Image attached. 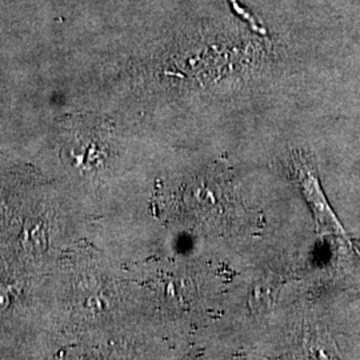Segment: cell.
Listing matches in <instances>:
<instances>
[{
	"label": "cell",
	"mask_w": 360,
	"mask_h": 360,
	"mask_svg": "<svg viewBox=\"0 0 360 360\" xmlns=\"http://www.w3.org/2000/svg\"><path fill=\"white\" fill-rule=\"evenodd\" d=\"M230 1H231L232 8L235 10V13H238L239 16H242L243 19H245V20L250 23V26H251V28H252L254 31H257V32H260V34H264V32H266V30L260 26L250 13H245V10L239 6V3H238L236 0H230Z\"/></svg>",
	"instance_id": "cell-1"
}]
</instances>
